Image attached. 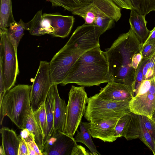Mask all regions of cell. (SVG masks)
<instances>
[{
  "label": "cell",
  "instance_id": "obj_37",
  "mask_svg": "<svg viewBox=\"0 0 155 155\" xmlns=\"http://www.w3.org/2000/svg\"><path fill=\"white\" fill-rule=\"evenodd\" d=\"M28 143L33 148L37 155H43L39 149L35 140L31 141L29 142H26Z\"/></svg>",
  "mask_w": 155,
  "mask_h": 155
},
{
  "label": "cell",
  "instance_id": "obj_35",
  "mask_svg": "<svg viewBox=\"0 0 155 155\" xmlns=\"http://www.w3.org/2000/svg\"><path fill=\"white\" fill-rule=\"evenodd\" d=\"M141 53H139L135 54L132 59V65L133 67L137 70L138 65L142 59Z\"/></svg>",
  "mask_w": 155,
  "mask_h": 155
},
{
  "label": "cell",
  "instance_id": "obj_6",
  "mask_svg": "<svg viewBox=\"0 0 155 155\" xmlns=\"http://www.w3.org/2000/svg\"><path fill=\"white\" fill-rule=\"evenodd\" d=\"M0 72L2 73L6 91L14 86L19 73L17 52L7 28H0Z\"/></svg>",
  "mask_w": 155,
  "mask_h": 155
},
{
  "label": "cell",
  "instance_id": "obj_4",
  "mask_svg": "<svg viewBox=\"0 0 155 155\" xmlns=\"http://www.w3.org/2000/svg\"><path fill=\"white\" fill-rule=\"evenodd\" d=\"M85 21L86 24L100 27L101 35L112 27L121 16L120 8L111 0H92L87 5L71 12Z\"/></svg>",
  "mask_w": 155,
  "mask_h": 155
},
{
  "label": "cell",
  "instance_id": "obj_2",
  "mask_svg": "<svg viewBox=\"0 0 155 155\" xmlns=\"http://www.w3.org/2000/svg\"><path fill=\"white\" fill-rule=\"evenodd\" d=\"M110 81L106 53L100 45L83 54L73 64L61 83H74L84 87L98 86Z\"/></svg>",
  "mask_w": 155,
  "mask_h": 155
},
{
  "label": "cell",
  "instance_id": "obj_17",
  "mask_svg": "<svg viewBox=\"0 0 155 155\" xmlns=\"http://www.w3.org/2000/svg\"><path fill=\"white\" fill-rule=\"evenodd\" d=\"M29 31L32 35L41 36L46 34L52 35L54 30L49 22L44 19L42 15V10L38 11L32 19L28 22Z\"/></svg>",
  "mask_w": 155,
  "mask_h": 155
},
{
  "label": "cell",
  "instance_id": "obj_26",
  "mask_svg": "<svg viewBox=\"0 0 155 155\" xmlns=\"http://www.w3.org/2000/svg\"><path fill=\"white\" fill-rule=\"evenodd\" d=\"M132 113L127 114L119 119L115 127V136L117 138L124 137L130 123Z\"/></svg>",
  "mask_w": 155,
  "mask_h": 155
},
{
  "label": "cell",
  "instance_id": "obj_3",
  "mask_svg": "<svg viewBox=\"0 0 155 155\" xmlns=\"http://www.w3.org/2000/svg\"><path fill=\"white\" fill-rule=\"evenodd\" d=\"M31 85L18 84L5 93L0 101V124L7 116L20 129L25 128L28 115L32 111L30 102Z\"/></svg>",
  "mask_w": 155,
  "mask_h": 155
},
{
  "label": "cell",
  "instance_id": "obj_18",
  "mask_svg": "<svg viewBox=\"0 0 155 155\" xmlns=\"http://www.w3.org/2000/svg\"><path fill=\"white\" fill-rule=\"evenodd\" d=\"M54 97L53 84L51 87L45 102L47 127L46 134L44 138V145L48 140L53 135Z\"/></svg>",
  "mask_w": 155,
  "mask_h": 155
},
{
  "label": "cell",
  "instance_id": "obj_16",
  "mask_svg": "<svg viewBox=\"0 0 155 155\" xmlns=\"http://www.w3.org/2000/svg\"><path fill=\"white\" fill-rule=\"evenodd\" d=\"M2 145L4 155H18L20 139L15 132L8 127H3L0 129Z\"/></svg>",
  "mask_w": 155,
  "mask_h": 155
},
{
  "label": "cell",
  "instance_id": "obj_25",
  "mask_svg": "<svg viewBox=\"0 0 155 155\" xmlns=\"http://www.w3.org/2000/svg\"><path fill=\"white\" fill-rule=\"evenodd\" d=\"M135 10L140 14L146 15L155 11V0H130Z\"/></svg>",
  "mask_w": 155,
  "mask_h": 155
},
{
  "label": "cell",
  "instance_id": "obj_27",
  "mask_svg": "<svg viewBox=\"0 0 155 155\" xmlns=\"http://www.w3.org/2000/svg\"><path fill=\"white\" fill-rule=\"evenodd\" d=\"M45 102V101L43 103L37 110L33 112L35 119L43 133L44 137L46 134L47 127Z\"/></svg>",
  "mask_w": 155,
  "mask_h": 155
},
{
  "label": "cell",
  "instance_id": "obj_33",
  "mask_svg": "<svg viewBox=\"0 0 155 155\" xmlns=\"http://www.w3.org/2000/svg\"><path fill=\"white\" fill-rule=\"evenodd\" d=\"M18 155H29L26 143L24 140L21 138L20 139Z\"/></svg>",
  "mask_w": 155,
  "mask_h": 155
},
{
  "label": "cell",
  "instance_id": "obj_8",
  "mask_svg": "<svg viewBox=\"0 0 155 155\" xmlns=\"http://www.w3.org/2000/svg\"><path fill=\"white\" fill-rule=\"evenodd\" d=\"M49 62L40 61L30 94V102L33 112L37 110L46 100L51 82L49 71Z\"/></svg>",
  "mask_w": 155,
  "mask_h": 155
},
{
  "label": "cell",
  "instance_id": "obj_21",
  "mask_svg": "<svg viewBox=\"0 0 155 155\" xmlns=\"http://www.w3.org/2000/svg\"><path fill=\"white\" fill-rule=\"evenodd\" d=\"M25 128L33 135L35 141L42 153L44 147V136L35 119L33 111L28 116Z\"/></svg>",
  "mask_w": 155,
  "mask_h": 155
},
{
  "label": "cell",
  "instance_id": "obj_40",
  "mask_svg": "<svg viewBox=\"0 0 155 155\" xmlns=\"http://www.w3.org/2000/svg\"><path fill=\"white\" fill-rule=\"evenodd\" d=\"M153 154H154V155H155V152Z\"/></svg>",
  "mask_w": 155,
  "mask_h": 155
},
{
  "label": "cell",
  "instance_id": "obj_28",
  "mask_svg": "<svg viewBox=\"0 0 155 155\" xmlns=\"http://www.w3.org/2000/svg\"><path fill=\"white\" fill-rule=\"evenodd\" d=\"M140 131L138 138L140 139L152 151L155 152V145L148 131L144 125L140 115Z\"/></svg>",
  "mask_w": 155,
  "mask_h": 155
},
{
  "label": "cell",
  "instance_id": "obj_12",
  "mask_svg": "<svg viewBox=\"0 0 155 155\" xmlns=\"http://www.w3.org/2000/svg\"><path fill=\"white\" fill-rule=\"evenodd\" d=\"M118 119H108L96 122H88L91 136L104 142L115 141L117 139L115 136V127Z\"/></svg>",
  "mask_w": 155,
  "mask_h": 155
},
{
  "label": "cell",
  "instance_id": "obj_29",
  "mask_svg": "<svg viewBox=\"0 0 155 155\" xmlns=\"http://www.w3.org/2000/svg\"><path fill=\"white\" fill-rule=\"evenodd\" d=\"M143 122L150 134L155 145V123L150 118L141 115Z\"/></svg>",
  "mask_w": 155,
  "mask_h": 155
},
{
  "label": "cell",
  "instance_id": "obj_14",
  "mask_svg": "<svg viewBox=\"0 0 155 155\" xmlns=\"http://www.w3.org/2000/svg\"><path fill=\"white\" fill-rule=\"evenodd\" d=\"M58 85L53 84L54 97L53 124L54 133L57 131L63 133L67 112V105L65 101L61 99L60 97Z\"/></svg>",
  "mask_w": 155,
  "mask_h": 155
},
{
  "label": "cell",
  "instance_id": "obj_13",
  "mask_svg": "<svg viewBox=\"0 0 155 155\" xmlns=\"http://www.w3.org/2000/svg\"><path fill=\"white\" fill-rule=\"evenodd\" d=\"M42 16L53 28L54 36L64 38L69 35L74 21L73 16L45 13Z\"/></svg>",
  "mask_w": 155,
  "mask_h": 155
},
{
  "label": "cell",
  "instance_id": "obj_38",
  "mask_svg": "<svg viewBox=\"0 0 155 155\" xmlns=\"http://www.w3.org/2000/svg\"><path fill=\"white\" fill-rule=\"evenodd\" d=\"M26 143L28 146L29 155H37L33 148L28 143Z\"/></svg>",
  "mask_w": 155,
  "mask_h": 155
},
{
  "label": "cell",
  "instance_id": "obj_39",
  "mask_svg": "<svg viewBox=\"0 0 155 155\" xmlns=\"http://www.w3.org/2000/svg\"><path fill=\"white\" fill-rule=\"evenodd\" d=\"M155 123V108L150 118Z\"/></svg>",
  "mask_w": 155,
  "mask_h": 155
},
{
  "label": "cell",
  "instance_id": "obj_34",
  "mask_svg": "<svg viewBox=\"0 0 155 155\" xmlns=\"http://www.w3.org/2000/svg\"><path fill=\"white\" fill-rule=\"evenodd\" d=\"M20 136L21 138L24 140L25 142H29L35 140L33 135L25 128L21 131Z\"/></svg>",
  "mask_w": 155,
  "mask_h": 155
},
{
  "label": "cell",
  "instance_id": "obj_11",
  "mask_svg": "<svg viewBox=\"0 0 155 155\" xmlns=\"http://www.w3.org/2000/svg\"><path fill=\"white\" fill-rule=\"evenodd\" d=\"M107 84L101 88L97 93L101 98L105 100L121 101L131 100L133 97L132 88L124 84L110 81Z\"/></svg>",
  "mask_w": 155,
  "mask_h": 155
},
{
  "label": "cell",
  "instance_id": "obj_7",
  "mask_svg": "<svg viewBox=\"0 0 155 155\" xmlns=\"http://www.w3.org/2000/svg\"><path fill=\"white\" fill-rule=\"evenodd\" d=\"M88 99L84 86H72L68 93L66 122L63 132L71 137H73L85 113Z\"/></svg>",
  "mask_w": 155,
  "mask_h": 155
},
{
  "label": "cell",
  "instance_id": "obj_9",
  "mask_svg": "<svg viewBox=\"0 0 155 155\" xmlns=\"http://www.w3.org/2000/svg\"><path fill=\"white\" fill-rule=\"evenodd\" d=\"M132 113L151 118L155 108V78L151 79L150 88L138 91L130 102Z\"/></svg>",
  "mask_w": 155,
  "mask_h": 155
},
{
  "label": "cell",
  "instance_id": "obj_22",
  "mask_svg": "<svg viewBox=\"0 0 155 155\" xmlns=\"http://www.w3.org/2000/svg\"><path fill=\"white\" fill-rule=\"evenodd\" d=\"M0 28H7L16 22L13 16L12 0H0Z\"/></svg>",
  "mask_w": 155,
  "mask_h": 155
},
{
  "label": "cell",
  "instance_id": "obj_10",
  "mask_svg": "<svg viewBox=\"0 0 155 155\" xmlns=\"http://www.w3.org/2000/svg\"><path fill=\"white\" fill-rule=\"evenodd\" d=\"M76 143L74 138L57 131L46 142L43 155H71Z\"/></svg>",
  "mask_w": 155,
  "mask_h": 155
},
{
  "label": "cell",
  "instance_id": "obj_36",
  "mask_svg": "<svg viewBox=\"0 0 155 155\" xmlns=\"http://www.w3.org/2000/svg\"><path fill=\"white\" fill-rule=\"evenodd\" d=\"M147 44L155 45V26L153 30L150 31L148 38L142 46Z\"/></svg>",
  "mask_w": 155,
  "mask_h": 155
},
{
  "label": "cell",
  "instance_id": "obj_5",
  "mask_svg": "<svg viewBox=\"0 0 155 155\" xmlns=\"http://www.w3.org/2000/svg\"><path fill=\"white\" fill-rule=\"evenodd\" d=\"M130 100L110 101L102 99L97 94L88 98L84 117L91 122L105 119H118L131 112L129 105Z\"/></svg>",
  "mask_w": 155,
  "mask_h": 155
},
{
  "label": "cell",
  "instance_id": "obj_19",
  "mask_svg": "<svg viewBox=\"0 0 155 155\" xmlns=\"http://www.w3.org/2000/svg\"><path fill=\"white\" fill-rule=\"evenodd\" d=\"M88 123L81 122L79 125L80 131L77 130V134L74 139L76 142H81L86 145L93 155H100L97 151L96 146L91 138Z\"/></svg>",
  "mask_w": 155,
  "mask_h": 155
},
{
  "label": "cell",
  "instance_id": "obj_32",
  "mask_svg": "<svg viewBox=\"0 0 155 155\" xmlns=\"http://www.w3.org/2000/svg\"><path fill=\"white\" fill-rule=\"evenodd\" d=\"M92 155L93 154L92 153L88 152L84 147L77 144L74 147L71 154V155Z\"/></svg>",
  "mask_w": 155,
  "mask_h": 155
},
{
  "label": "cell",
  "instance_id": "obj_30",
  "mask_svg": "<svg viewBox=\"0 0 155 155\" xmlns=\"http://www.w3.org/2000/svg\"><path fill=\"white\" fill-rule=\"evenodd\" d=\"M155 53V45L147 44L142 46V59L145 60L150 57Z\"/></svg>",
  "mask_w": 155,
  "mask_h": 155
},
{
  "label": "cell",
  "instance_id": "obj_20",
  "mask_svg": "<svg viewBox=\"0 0 155 155\" xmlns=\"http://www.w3.org/2000/svg\"><path fill=\"white\" fill-rule=\"evenodd\" d=\"M29 30L28 22L25 23L21 19L11 25L8 28V34L16 51L20 41L24 35L25 30Z\"/></svg>",
  "mask_w": 155,
  "mask_h": 155
},
{
  "label": "cell",
  "instance_id": "obj_23",
  "mask_svg": "<svg viewBox=\"0 0 155 155\" xmlns=\"http://www.w3.org/2000/svg\"><path fill=\"white\" fill-rule=\"evenodd\" d=\"M52 7H61L71 12L87 5L92 0H46Z\"/></svg>",
  "mask_w": 155,
  "mask_h": 155
},
{
  "label": "cell",
  "instance_id": "obj_24",
  "mask_svg": "<svg viewBox=\"0 0 155 155\" xmlns=\"http://www.w3.org/2000/svg\"><path fill=\"white\" fill-rule=\"evenodd\" d=\"M140 129V115L132 113L131 119L124 137L128 140L138 138Z\"/></svg>",
  "mask_w": 155,
  "mask_h": 155
},
{
  "label": "cell",
  "instance_id": "obj_15",
  "mask_svg": "<svg viewBox=\"0 0 155 155\" xmlns=\"http://www.w3.org/2000/svg\"><path fill=\"white\" fill-rule=\"evenodd\" d=\"M145 17L146 15L140 14L132 9L129 20L130 28L142 45L147 39L150 31L147 28Z\"/></svg>",
  "mask_w": 155,
  "mask_h": 155
},
{
  "label": "cell",
  "instance_id": "obj_1",
  "mask_svg": "<svg viewBox=\"0 0 155 155\" xmlns=\"http://www.w3.org/2000/svg\"><path fill=\"white\" fill-rule=\"evenodd\" d=\"M142 45L131 28L114 41L105 51L110 81L124 84L132 88L137 73L132 66V59L135 54L141 53Z\"/></svg>",
  "mask_w": 155,
  "mask_h": 155
},
{
  "label": "cell",
  "instance_id": "obj_31",
  "mask_svg": "<svg viewBox=\"0 0 155 155\" xmlns=\"http://www.w3.org/2000/svg\"><path fill=\"white\" fill-rule=\"evenodd\" d=\"M119 7L131 10L134 9L130 0H111Z\"/></svg>",
  "mask_w": 155,
  "mask_h": 155
}]
</instances>
